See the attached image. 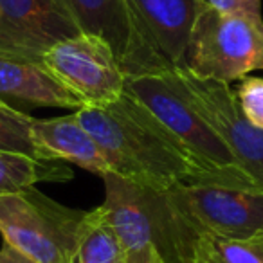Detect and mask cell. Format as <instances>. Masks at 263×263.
I'll use <instances>...</instances> for the list:
<instances>
[{"instance_id":"obj_1","label":"cell","mask_w":263,"mask_h":263,"mask_svg":"<svg viewBox=\"0 0 263 263\" xmlns=\"http://www.w3.org/2000/svg\"><path fill=\"white\" fill-rule=\"evenodd\" d=\"M76 116L99 144L114 175L157 191L213 184L182 141L130 92L124 90L106 106H81Z\"/></svg>"},{"instance_id":"obj_2","label":"cell","mask_w":263,"mask_h":263,"mask_svg":"<svg viewBox=\"0 0 263 263\" xmlns=\"http://www.w3.org/2000/svg\"><path fill=\"white\" fill-rule=\"evenodd\" d=\"M105 202L124 251V263H191V251L166 191L114 173L101 177Z\"/></svg>"},{"instance_id":"obj_3","label":"cell","mask_w":263,"mask_h":263,"mask_svg":"<svg viewBox=\"0 0 263 263\" xmlns=\"http://www.w3.org/2000/svg\"><path fill=\"white\" fill-rule=\"evenodd\" d=\"M126 92L144 103L182 141L198 164L209 173L213 184L258 190L215 128L184 96L172 70L155 76L130 78L126 81Z\"/></svg>"},{"instance_id":"obj_4","label":"cell","mask_w":263,"mask_h":263,"mask_svg":"<svg viewBox=\"0 0 263 263\" xmlns=\"http://www.w3.org/2000/svg\"><path fill=\"white\" fill-rule=\"evenodd\" d=\"M182 69L200 80L231 83L263 70V18L198 6Z\"/></svg>"},{"instance_id":"obj_5","label":"cell","mask_w":263,"mask_h":263,"mask_svg":"<svg viewBox=\"0 0 263 263\" xmlns=\"http://www.w3.org/2000/svg\"><path fill=\"white\" fill-rule=\"evenodd\" d=\"M85 213L38 190L0 197V234L38 263H78V231Z\"/></svg>"},{"instance_id":"obj_6","label":"cell","mask_w":263,"mask_h":263,"mask_svg":"<svg viewBox=\"0 0 263 263\" xmlns=\"http://www.w3.org/2000/svg\"><path fill=\"white\" fill-rule=\"evenodd\" d=\"M193 254L197 236L251 240L263 236V190L180 184L166 191Z\"/></svg>"},{"instance_id":"obj_7","label":"cell","mask_w":263,"mask_h":263,"mask_svg":"<svg viewBox=\"0 0 263 263\" xmlns=\"http://www.w3.org/2000/svg\"><path fill=\"white\" fill-rule=\"evenodd\" d=\"M40 62L83 106H106L126 90V74L114 49L94 33L69 36L47 49Z\"/></svg>"},{"instance_id":"obj_8","label":"cell","mask_w":263,"mask_h":263,"mask_svg":"<svg viewBox=\"0 0 263 263\" xmlns=\"http://www.w3.org/2000/svg\"><path fill=\"white\" fill-rule=\"evenodd\" d=\"M81 31L105 38L126 78L155 76L173 69L128 0H63Z\"/></svg>"},{"instance_id":"obj_9","label":"cell","mask_w":263,"mask_h":263,"mask_svg":"<svg viewBox=\"0 0 263 263\" xmlns=\"http://www.w3.org/2000/svg\"><path fill=\"white\" fill-rule=\"evenodd\" d=\"M172 74L191 105L222 137L245 175L263 190V130L245 117L236 92L229 83L200 80L182 67H173Z\"/></svg>"},{"instance_id":"obj_10","label":"cell","mask_w":263,"mask_h":263,"mask_svg":"<svg viewBox=\"0 0 263 263\" xmlns=\"http://www.w3.org/2000/svg\"><path fill=\"white\" fill-rule=\"evenodd\" d=\"M78 33L63 0H0V52L40 60L51 45Z\"/></svg>"},{"instance_id":"obj_11","label":"cell","mask_w":263,"mask_h":263,"mask_svg":"<svg viewBox=\"0 0 263 263\" xmlns=\"http://www.w3.org/2000/svg\"><path fill=\"white\" fill-rule=\"evenodd\" d=\"M29 136L42 161L76 164L99 177L110 173L101 148L78 119L76 112L51 119H34Z\"/></svg>"},{"instance_id":"obj_12","label":"cell","mask_w":263,"mask_h":263,"mask_svg":"<svg viewBox=\"0 0 263 263\" xmlns=\"http://www.w3.org/2000/svg\"><path fill=\"white\" fill-rule=\"evenodd\" d=\"M6 98L56 108L80 110L83 106L40 60L0 52V99Z\"/></svg>"},{"instance_id":"obj_13","label":"cell","mask_w":263,"mask_h":263,"mask_svg":"<svg viewBox=\"0 0 263 263\" xmlns=\"http://www.w3.org/2000/svg\"><path fill=\"white\" fill-rule=\"evenodd\" d=\"M173 67H182L202 0H128Z\"/></svg>"},{"instance_id":"obj_14","label":"cell","mask_w":263,"mask_h":263,"mask_svg":"<svg viewBox=\"0 0 263 263\" xmlns=\"http://www.w3.org/2000/svg\"><path fill=\"white\" fill-rule=\"evenodd\" d=\"M78 263H124V251L105 204L87 211L78 231Z\"/></svg>"},{"instance_id":"obj_15","label":"cell","mask_w":263,"mask_h":263,"mask_svg":"<svg viewBox=\"0 0 263 263\" xmlns=\"http://www.w3.org/2000/svg\"><path fill=\"white\" fill-rule=\"evenodd\" d=\"M72 179V170L63 162L42 161L24 154L0 150V197L26 191L38 182Z\"/></svg>"},{"instance_id":"obj_16","label":"cell","mask_w":263,"mask_h":263,"mask_svg":"<svg viewBox=\"0 0 263 263\" xmlns=\"http://www.w3.org/2000/svg\"><path fill=\"white\" fill-rule=\"evenodd\" d=\"M191 263H263V236L251 240L197 236Z\"/></svg>"},{"instance_id":"obj_17","label":"cell","mask_w":263,"mask_h":263,"mask_svg":"<svg viewBox=\"0 0 263 263\" xmlns=\"http://www.w3.org/2000/svg\"><path fill=\"white\" fill-rule=\"evenodd\" d=\"M34 117L13 108L8 103H0V150L36 157L38 154L31 143V124Z\"/></svg>"},{"instance_id":"obj_18","label":"cell","mask_w":263,"mask_h":263,"mask_svg":"<svg viewBox=\"0 0 263 263\" xmlns=\"http://www.w3.org/2000/svg\"><path fill=\"white\" fill-rule=\"evenodd\" d=\"M241 112L256 128L263 130V78L247 76L236 88Z\"/></svg>"},{"instance_id":"obj_19","label":"cell","mask_w":263,"mask_h":263,"mask_svg":"<svg viewBox=\"0 0 263 263\" xmlns=\"http://www.w3.org/2000/svg\"><path fill=\"white\" fill-rule=\"evenodd\" d=\"M205 2L223 13H251V15H261V0H205Z\"/></svg>"},{"instance_id":"obj_20","label":"cell","mask_w":263,"mask_h":263,"mask_svg":"<svg viewBox=\"0 0 263 263\" xmlns=\"http://www.w3.org/2000/svg\"><path fill=\"white\" fill-rule=\"evenodd\" d=\"M0 263H38V261H34L33 258L24 254L22 251L15 249L13 245L2 241V247H0Z\"/></svg>"},{"instance_id":"obj_21","label":"cell","mask_w":263,"mask_h":263,"mask_svg":"<svg viewBox=\"0 0 263 263\" xmlns=\"http://www.w3.org/2000/svg\"><path fill=\"white\" fill-rule=\"evenodd\" d=\"M0 103H6V101H4V99H0Z\"/></svg>"}]
</instances>
